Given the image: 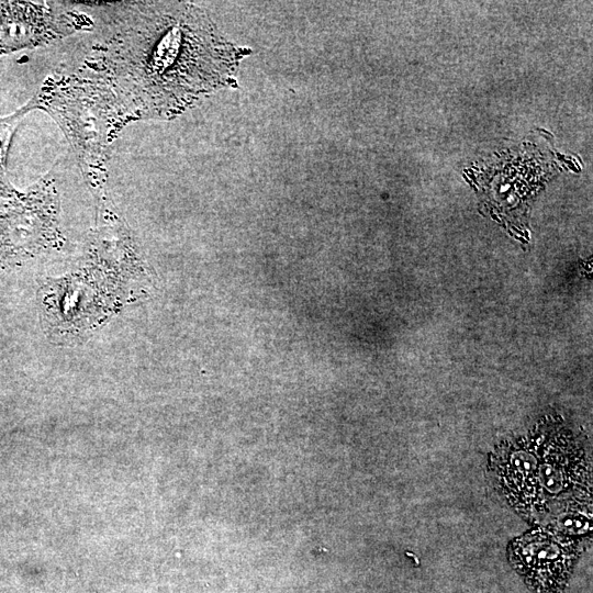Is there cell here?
Segmentation results:
<instances>
[{
	"instance_id": "7",
	"label": "cell",
	"mask_w": 593,
	"mask_h": 593,
	"mask_svg": "<svg viewBox=\"0 0 593 593\" xmlns=\"http://www.w3.org/2000/svg\"><path fill=\"white\" fill-rule=\"evenodd\" d=\"M540 433L503 443L489 458L493 482L519 515L537 522L538 505L535 489V466L538 457Z\"/></svg>"
},
{
	"instance_id": "5",
	"label": "cell",
	"mask_w": 593,
	"mask_h": 593,
	"mask_svg": "<svg viewBox=\"0 0 593 593\" xmlns=\"http://www.w3.org/2000/svg\"><path fill=\"white\" fill-rule=\"evenodd\" d=\"M508 560L534 593H563L581 544L550 525H538L511 541Z\"/></svg>"
},
{
	"instance_id": "8",
	"label": "cell",
	"mask_w": 593,
	"mask_h": 593,
	"mask_svg": "<svg viewBox=\"0 0 593 593\" xmlns=\"http://www.w3.org/2000/svg\"><path fill=\"white\" fill-rule=\"evenodd\" d=\"M35 110L32 99L14 113L0 118V197L14 198L20 192L10 183L7 177V159L11 142L18 126L24 116Z\"/></svg>"
},
{
	"instance_id": "2",
	"label": "cell",
	"mask_w": 593,
	"mask_h": 593,
	"mask_svg": "<svg viewBox=\"0 0 593 593\" xmlns=\"http://www.w3.org/2000/svg\"><path fill=\"white\" fill-rule=\"evenodd\" d=\"M35 110L51 115L70 144L80 171L96 198L107 194L112 143L137 118L114 88L87 69L54 72L31 98Z\"/></svg>"
},
{
	"instance_id": "6",
	"label": "cell",
	"mask_w": 593,
	"mask_h": 593,
	"mask_svg": "<svg viewBox=\"0 0 593 593\" xmlns=\"http://www.w3.org/2000/svg\"><path fill=\"white\" fill-rule=\"evenodd\" d=\"M59 197L56 180L47 174L0 205V247L38 249L58 242Z\"/></svg>"
},
{
	"instance_id": "3",
	"label": "cell",
	"mask_w": 593,
	"mask_h": 593,
	"mask_svg": "<svg viewBox=\"0 0 593 593\" xmlns=\"http://www.w3.org/2000/svg\"><path fill=\"white\" fill-rule=\"evenodd\" d=\"M535 489L538 519L570 501L592 497L591 458L581 444L567 434L540 433Z\"/></svg>"
},
{
	"instance_id": "4",
	"label": "cell",
	"mask_w": 593,
	"mask_h": 593,
	"mask_svg": "<svg viewBox=\"0 0 593 593\" xmlns=\"http://www.w3.org/2000/svg\"><path fill=\"white\" fill-rule=\"evenodd\" d=\"M94 24L91 16L67 2L0 1V56L89 32Z\"/></svg>"
},
{
	"instance_id": "1",
	"label": "cell",
	"mask_w": 593,
	"mask_h": 593,
	"mask_svg": "<svg viewBox=\"0 0 593 593\" xmlns=\"http://www.w3.org/2000/svg\"><path fill=\"white\" fill-rule=\"evenodd\" d=\"M107 31L85 60L137 120H172L208 94L236 86L247 47L226 41L205 11L183 1L111 5Z\"/></svg>"
}]
</instances>
